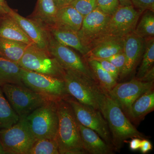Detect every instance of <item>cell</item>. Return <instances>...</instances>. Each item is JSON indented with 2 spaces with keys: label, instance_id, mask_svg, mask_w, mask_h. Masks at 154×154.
<instances>
[{
  "label": "cell",
  "instance_id": "obj_18",
  "mask_svg": "<svg viewBox=\"0 0 154 154\" xmlns=\"http://www.w3.org/2000/svg\"><path fill=\"white\" fill-rule=\"evenodd\" d=\"M83 147L91 154H112L114 148L106 143L97 133L78 121Z\"/></svg>",
  "mask_w": 154,
  "mask_h": 154
},
{
  "label": "cell",
  "instance_id": "obj_35",
  "mask_svg": "<svg viewBox=\"0 0 154 154\" xmlns=\"http://www.w3.org/2000/svg\"><path fill=\"white\" fill-rule=\"evenodd\" d=\"M153 148L152 145L149 141L146 139L141 140L140 149L141 152L143 154H146L151 150Z\"/></svg>",
  "mask_w": 154,
  "mask_h": 154
},
{
  "label": "cell",
  "instance_id": "obj_5",
  "mask_svg": "<svg viewBox=\"0 0 154 154\" xmlns=\"http://www.w3.org/2000/svg\"><path fill=\"white\" fill-rule=\"evenodd\" d=\"M22 79L26 87L46 101L57 102L69 96L63 79L26 70L22 68Z\"/></svg>",
  "mask_w": 154,
  "mask_h": 154
},
{
  "label": "cell",
  "instance_id": "obj_22",
  "mask_svg": "<svg viewBox=\"0 0 154 154\" xmlns=\"http://www.w3.org/2000/svg\"><path fill=\"white\" fill-rule=\"evenodd\" d=\"M154 109L153 88L142 94L131 107L129 117L134 120L140 119Z\"/></svg>",
  "mask_w": 154,
  "mask_h": 154
},
{
  "label": "cell",
  "instance_id": "obj_4",
  "mask_svg": "<svg viewBox=\"0 0 154 154\" xmlns=\"http://www.w3.org/2000/svg\"><path fill=\"white\" fill-rule=\"evenodd\" d=\"M36 139H56L59 117L56 102L47 101L25 117Z\"/></svg>",
  "mask_w": 154,
  "mask_h": 154
},
{
  "label": "cell",
  "instance_id": "obj_37",
  "mask_svg": "<svg viewBox=\"0 0 154 154\" xmlns=\"http://www.w3.org/2000/svg\"><path fill=\"white\" fill-rule=\"evenodd\" d=\"M11 8L8 6L5 0H0V18L8 14Z\"/></svg>",
  "mask_w": 154,
  "mask_h": 154
},
{
  "label": "cell",
  "instance_id": "obj_1",
  "mask_svg": "<svg viewBox=\"0 0 154 154\" xmlns=\"http://www.w3.org/2000/svg\"><path fill=\"white\" fill-rule=\"evenodd\" d=\"M56 103L59 117L56 140L60 154H88L83 147L78 121L70 105L65 99Z\"/></svg>",
  "mask_w": 154,
  "mask_h": 154
},
{
  "label": "cell",
  "instance_id": "obj_15",
  "mask_svg": "<svg viewBox=\"0 0 154 154\" xmlns=\"http://www.w3.org/2000/svg\"><path fill=\"white\" fill-rule=\"evenodd\" d=\"M8 14L16 21L34 44L48 51V33L43 26L33 19L22 17L13 9H10Z\"/></svg>",
  "mask_w": 154,
  "mask_h": 154
},
{
  "label": "cell",
  "instance_id": "obj_3",
  "mask_svg": "<svg viewBox=\"0 0 154 154\" xmlns=\"http://www.w3.org/2000/svg\"><path fill=\"white\" fill-rule=\"evenodd\" d=\"M63 80L68 94L80 103L100 110L105 96L99 84L87 76L77 72L65 70Z\"/></svg>",
  "mask_w": 154,
  "mask_h": 154
},
{
  "label": "cell",
  "instance_id": "obj_11",
  "mask_svg": "<svg viewBox=\"0 0 154 154\" xmlns=\"http://www.w3.org/2000/svg\"><path fill=\"white\" fill-rule=\"evenodd\" d=\"M142 13L133 5L119 6L110 17L104 32L98 40L107 36L125 37L134 32Z\"/></svg>",
  "mask_w": 154,
  "mask_h": 154
},
{
  "label": "cell",
  "instance_id": "obj_20",
  "mask_svg": "<svg viewBox=\"0 0 154 154\" xmlns=\"http://www.w3.org/2000/svg\"><path fill=\"white\" fill-rule=\"evenodd\" d=\"M83 19L82 15L73 6L68 5L58 9L54 25L78 32L82 27Z\"/></svg>",
  "mask_w": 154,
  "mask_h": 154
},
{
  "label": "cell",
  "instance_id": "obj_39",
  "mask_svg": "<svg viewBox=\"0 0 154 154\" xmlns=\"http://www.w3.org/2000/svg\"><path fill=\"white\" fill-rule=\"evenodd\" d=\"M120 6L133 5L131 0H119Z\"/></svg>",
  "mask_w": 154,
  "mask_h": 154
},
{
  "label": "cell",
  "instance_id": "obj_16",
  "mask_svg": "<svg viewBox=\"0 0 154 154\" xmlns=\"http://www.w3.org/2000/svg\"><path fill=\"white\" fill-rule=\"evenodd\" d=\"M125 37L107 36L100 38L91 45L90 51L84 58L106 59L122 52Z\"/></svg>",
  "mask_w": 154,
  "mask_h": 154
},
{
  "label": "cell",
  "instance_id": "obj_2",
  "mask_svg": "<svg viewBox=\"0 0 154 154\" xmlns=\"http://www.w3.org/2000/svg\"><path fill=\"white\" fill-rule=\"evenodd\" d=\"M100 111L107 121L114 149L118 151L128 139L145 137L136 128L127 117L119 105L107 93L100 105Z\"/></svg>",
  "mask_w": 154,
  "mask_h": 154
},
{
  "label": "cell",
  "instance_id": "obj_30",
  "mask_svg": "<svg viewBox=\"0 0 154 154\" xmlns=\"http://www.w3.org/2000/svg\"><path fill=\"white\" fill-rule=\"evenodd\" d=\"M69 5L73 6L84 17L97 8L96 0H74Z\"/></svg>",
  "mask_w": 154,
  "mask_h": 154
},
{
  "label": "cell",
  "instance_id": "obj_41",
  "mask_svg": "<svg viewBox=\"0 0 154 154\" xmlns=\"http://www.w3.org/2000/svg\"><path fill=\"white\" fill-rule=\"evenodd\" d=\"M0 154H6L4 150V148L2 143H1V140H0Z\"/></svg>",
  "mask_w": 154,
  "mask_h": 154
},
{
  "label": "cell",
  "instance_id": "obj_7",
  "mask_svg": "<svg viewBox=\"0 0 154 154\" xmlns=\"http://www.w3.org/2000/svg\"><path fill=\"white\" fill-rule=\"evenodd\" d=\"M0 86L6 99L19 118L26 117L47 102L25 85L5 84Z\"/></svg>",
  "mask_w": 154,
  "mask_h": 154
},
{
  "label": "cell",
  "instance_id": "obj_10",
  "mask_svg": "<svg viewBox=\"0 0 154 154\" xmlns=\"http://www.w3.org/2000/svg\"><path fill=\"white\" fill-rule=\"evenodd\" d=\"M48 34V50L65 70L82 74L97 82L85 60L82 58L71 48L61 44Z\"/></svg>",
  "mask_w": 154,
  "mask_h": 154
},
{
  "label": "cell",
  "instance_id": "obj_36",
  "mask_svg": "<svg viewBox=\"0 0 154 154\" xmlns=\"http://www.w3.org/2000/svg\"><path fill=\"white\" fill-rule=\"evenodd\" d=\"M154 66L149 71L147 72L144 75L142 78L138 80H140L143 82H154Z\"/></svg>",
  "mask_w": 154,
  "mask_h": 154
},
{
  "label": "cell",
  "instance_id": "obj_42",
  "mask_svg": "<svg viewBox=\"0 0 154 154\" xmlns=\"http://www.w3.org/2000/svg\"><path fill=\"white\" fill-rule=\"evenodd\" d=\"M74 0H63L64 2L65 6L69 5L72 2H73Z\"/></svg>",
  "mask_w": 154,
  "mask_h": 154
},
{
  "label": "cell",
  "instance_id": "obj_6",
  "mask_svg": "<svg viewBox=\"0 0 154 154\" xmlns=\"http://www.w3.org/2000/svg\"><path fill=\"white\" fill-rule=\"evenodd\" d=\"M22 68L63 79L65 70L47 51L30 45L18 63Z\"/></svg>",
  "mask_w": 154,
  "mask_h": 154
},
{
  "label": "cell",
  "instance_id": "obj_27",
  "mask_svg": "<svg viewBox=\"0 0 154 154\" xmlns=\"http://www.w3.org/2000/svg\"><path fill=\"white\" fill-rule=\"evenodd\" d=\"M142 14L134 32L144 39L153 38L154 36V11L146 10Z\"/></svg>",
  "mask_w": 154,
  "mask_h": 154
},
{
  "label": "cell",
  "instance_id": "obj_33",
  "mask_svg": "<svg viewBox=\"0 0 154 154\" xmlns=\"http://www.w3.org/2000/svg\"><path fill=\"white\" fill-rule=\"evenodd\" d=\"M92 59L98 61L101 65V66L117 81L119 76V72L117 69L111 63L104 59L94 58Z\"/></svg>",
  "mask_w": 154,
  "mask_h": 154
},
{
  "label": "cell",
  "instance_id": "obj_25",
  "mask_svg": "<svg viewBox=\"0 0 154 154\" xmlns=\"http://www.w3.org/2000/svg\"><path fill=\"white\" fill-rule=\"evenodd\" d=\"M85 60L99 86L103 91L108 93L117 84V81L101 66L98 61L92 59Z\"/></svg>",
  "mask_w": 154,
  "mask_h": 154
},
{
  "label": "cell",
  "instance_id": "obj_12",
  "mask_svg": "<svg viewBox=\"0 0 154 154\" xmlns=\"http://www.w3.org/2000/svg\"><path fill=\"white\" fill-rule=\"evenodd\" d=\"M153 86L154 82H146L135 78L129 82L117 83L107 94L129 116L133 103Z\"/></svg>",
  "mask_w": 154,
  "mask_h": 154
},
{
  "label": "cell",
  "instance_id": "obj_24",
  "mask_svg": "<svg viewBox=\"0 0 154 154\" xmlns=\"http://www.w3.org/2000/svg\"><path fill=\"white\" fill-rule=\"evenodd\" d=\"M29 45L0 37V56L18 64Z\"/></svg>",
  "mask_w": 154,
  "mask_h": 154
},
{
  "label": "cell",
  "instance_id": "obj_21",
  "mask_svg": "<svg viewBox=\"0 0 154 154\" xmlns=\"http://www.w3.org/2000/svg\"><path fill=\"white\" fill-rule=\"evenodd\" d=\"M57 10L53 0H38L32 19L43 27L54 25Z\"/></svg>",
  "mask_w": 154,
  "mask_h": 154
},
{
  "label": "cell",
  "instance_id": "obj_19",
  "mask_svg": "<svg viewBox=\"0 0 154 154\" xmlns=\"http://www.w3.org/2000/svg\"><path fill=\"white\" fill-rule=\"evenodd\" d=\"M0 37L28 45L34 44L8 14L0 18Z\"/></svg>",
  "mask_w": 154,
  "mask_h": 154
},
{
  "label": "cell",
  "instance_id": "obj_31",
  "mask_svg": "<svg viewBox=\"0 0 154 154\" xmlns=\"http://www.w3.org/2000/svg\"><path fill=\"white\" fill-rule=\"evenodd\" d=\"M97 8L105 14L112 16L120 6L119 0H96Z\"/></svg>",
  "mask_w": 154,
  "mask_h": 154
},
{
  "label": "cell",
  "instance_id": "obj_26",
  "mask_svg": "<svg viewBox=\"0 0 154 154\" xmlns=\"http://www.w3.org/2000/svg\"><path fill=\"white\" fill-rule=\"evenodd\" d=\"M19 119V116L11 107L0 86V130L11 127Z\"/></svg>",
  "mask_w": 154,
  "mask_h": 154
},
{
  "label": "cell",
  "instance_id": "obj_38",
  "mask_svg": "<svg viewBox=\"0 0 154 154\" xmlns=\"http://www.w3.org/2000/svg\"><path fill=\"white\" fill-rule=\"evenodd\" d=\"M141 139L139 138H133L130 142V148L132 151L137 150L140 148Z\"/></svg>",
  "mask_w": 154,
  "mask_h": 154
},
{
  "label": "cell",
  "instance_id": "obj_17",
  "mask_svg": "<svg viewBox=\"0 0 154 154\" xmlns=\"http://www.w3.org/2000/svg\"><path fill=\"white\" fill-rule=\"evenodd\" d=\"M43 27L57 41L76 50L84 58L90 51V48L83 44L77 31L56 25Z\"/></svg>",
  "mask_w": 154,
  "mask_h": 154
},
{
  "label": "cell",
  "instance_id": "obj_32",
  "mask_svg": "<svg viewBox=\"0 0 154 154\" xmlns=\"http://www.w3.org/2000/svg\"><path fill=\"white\" fill-rule=\"evenodd\" d=\"M104 59L110 62L115 66L119 72L120 76L124 69L125 63V57L123 51Z\"/></svg>",
  "mask_w": 154,
  "mask_h": 154
},
{
  "label": "cell",
  "instance_id": "obj_29",
  "mask_svg": "<svg viewBox=\"0 0 154 154\" xmlns=\"http://www.w3.org/2000/svg\"><path fill=\"white\" fill-rule=\"evenodd\" d=\"M28 154H60L57 141L54 139H36Z\"/></svg>",
  "mask_w": 154,
  "mask_h": 154
},
{
  "label": "cell",
  "instance_id": "obj_40",
  "mask_svg": "<svg viewBox=\"0 0 154 154\" xmlns=\"http://www.w3.org/2000/svg\"><path fill=\"white\" fill-rule=\"evenodd\" d=\"M53 1L58 9L62 7L65 6L63 0H53Z\"/></svg>",
  "mask_w": 154,
  "mask_h": 154
},
{
  "label": "cell",
  "instance_id": "obj_9",
  "mask_svg": "<svg viewBox=\"0 0 154 154\" xmlns=\"http://www.w3.org/2000/svg\"><path fill=\"white\" fill-rule=\"evenodd\" d=\"M64 99L71 107L77 121L94 131L106 143L113 148L109 127L100 110L83 105L70 96Z\"/></svg>",
  "mask_w": 154,
  "mask_h": 154
},
{
  "label": "cell",
  "instance_id": "obj_13",
  "mask_svg": "<svg viewBox=\"0 0 154 154\" xmlns=\"http://www.w3.org/2000/svg\"><path fill=\"white\" fill-rule=\"evenodd\" d=\"M110 17L97 8L84 17L82 27L78 33L85 46L90 48L101 37Z\"/></svg>",
  "mask_w": 154,
  "mask_h": 154
},
{
  "label": "cell",
  "instance_id": "obj_34",
  "mask_svg": "<svg viewBox=\"0 0 154 154\" xmlns=\"http://www.w3.org/2000/svg\"><path fill=\"white\" fill-rule=\"evenodd\" d=\"M134 7L143 13L146 10L154 11V0H131Z\"/></svg>",
  "mask_w": 154,
  "mask_h": 154
},
{
  "label": "cell",
  "instance_id": "obj_28",
  "mask_svg": "<svg viewBox=\"0 0 154 154\" xmlns=\"http://www.w3.org/2000/svg\"><path fill=\"white\" fill-rule=\"evenodd\" d=\"M145 49L143 55L142 61L139 69L135 79H140L154 66V38L145 39Z\"/></svg>",
  "mask_w": 154,
  "mask_h": 154
},
{
  "label": "cell",
  "instance_id": "obj_8",
  "mask_svg": "<svg viewBox=\"0 0 154 154\" xmlns=\"http://www.w3.org/2000/svg\"><path fill=\"white\" fill-rule=\"evenodd\" d=\"M0 140L6 154H28L36 139L24 117L11 127L0 130Z\"/></svg>",
  "mask_w": 154,
  "mask_h": 154
},
{
  "label": "cell",
  "instance_id": "obj_14",
  "mask_svg": "<svg viewBox=\"0 0 154 154\" xmlns=\"http://www.w3.org/2000/svg\"><path fill=\"white\" fill-rule=\"evenodd\" d=\"M145 43V39L134 32L125 37L123 52L125 57V63L120 77H126L134 71L143 55Z\"/></svg>",
  "mask_w": 154,
  "mask_h": 154
},
{
  "label": "cell",
  "instance_id": "obj_23",
  "mask_svg": "<svg viewBox=\"0 0 154 154\" xmlns=\"http://www.w3.org/2000/svg\"><path fill=\"white\" fill-rule=\"evenodd\" d=\"M22 68L18 63L0 56V86L5 84L24 85Z\"/></svg>",
  "mask_w": 154,
  "mask_h": 154
}]
</instances>
